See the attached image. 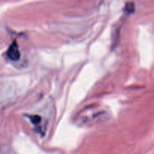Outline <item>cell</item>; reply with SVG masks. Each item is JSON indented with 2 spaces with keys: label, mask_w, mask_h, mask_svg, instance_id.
I'll return each instance as SVG.
<instances>
[{
  "label": "cell",
  "mask_w": 154,
  "mask_h": 154,
  "mask_svg": "<svg viewBox=\"0 0 154 154\" xmlns=\"http://www.w3.org/2000/svg\"><path fill=\"white\" fill-rule=\"evenodd\" d=\"M7 56L10 60L13 61H17L20 58V52L19 50V46L16 40L13 42V43L10 45L7 51Z\"/></svg>",
  "instance_id": "obj_1"
},
{
  "label": "cell",
  "mask_w": 154,
  "mask_h": 154,
  "mask_svg": "<svg viewBox=\"0 0 154 154\" xmlns=\"http://www.w3.org/2000/svg\"><path fill=\"white\" fill-rule=\"evenodd\" d=\"M29 118L30 119L31 122L34 124H38L41 122V117L38 115H32L29 116Z\"/></svg>",
  "instance_id": "obj_2"
},
{
  "label": "cell",
  "mask_w": 154,
  "mask_h": 154,
  "mask_svg": "<svg viewBox=\"0 0 154 154\" xmlns=\"http://www.w3.org/2000/svg\"><path fill=\"white\" fill-rule=\"evenodd\" d=\"M127 8H129V10H128V11L129 12L134 11V10H135V7H134L133 3H132V2L128 3L126 6V9H127Z\"/></svg>",
  "instance_id": "obj_3"
}]
</instances>
